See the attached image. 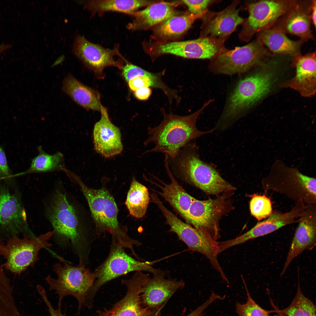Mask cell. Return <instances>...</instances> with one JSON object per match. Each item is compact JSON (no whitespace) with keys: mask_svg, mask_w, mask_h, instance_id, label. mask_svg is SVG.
<instances>
[{"mask_svg":"<svg viewBox=\"0 0 316 316\" xmlns=\"http://www.w3.org/2000/svg\"><path fill=\"white\" fill-rule=\"evenodd\" d=\"M150 200L147 188L133 178L125 202L130 214L138 218L143 217Z\"/></svg>","mask_w":316,"mask_h":316,"instance_id":"4dcf8cb0","label":"cell"},{"mask_svg":"<svg viewBox=\"0 0 316 316\" xmlns=\"http://www.w3.org/2000/svg\"><path fill=\"white\" fill-rule=\"evenodd\" d=\"M250 209L251 214L259 221L267 218L273 211L270 198L257 194L251 196Z\"/></svg>","mask_w":316,"mask_h":316,"instance_id":"836d02e7","label":"cell"},{"mask_svg":"<svg viewBox=\"0 0 316 316\" xmlns=\"http://www.w3.org/2000/svg\"><path fill=\"white\" fill-rule=\"evenodd\" d=\"M53 234L52 231L38 236L24 234L20 238L14 234L1 248L0 256L6 260L1 266L15 275L21 274L29 267H33L38 260L40 250L51 246L48 241Z\"/></svg>","mask_w":316,"mask_h":316,"instance_id":"ba28073f","label":"cell"},{"mask_svg":"<svg viewBox=\"0 0 316 316\" xmlns=\"http://www.w3.org/2000/svg\"><path fill=\"white\" fill-rule=\"evenodd\" d=\"M63 91L75 102L87 110L100 111L102 104L98 92L81 83L71 74L63 80Z\"/></svg>","mask_w":316,"mask_h":316,"instance_id":"4316f807","label":"cell"},{"mask_svg":"<svg viewBox=\"0 0 316 316\" xmlns=\"http://www.w3.org/2000/svg\"><path fill=\"white\" fill-rule=\"evenodd\" d=\"M68 176L80 187L89 205L98 232H109L112 236V243L128 249L133 252L134 246H138L139 242L131 238L119 225L118 209L112 196L103 188L94 189L88 187L71 171Z\"/></svg>","mask_w":316,"mask_h":316,"instance_id":"3957f363","label":"cell"},{"mask_svg":"<svg viewBox=\"0 0 316 316\" xmlns=\"http://www.w3.org/2000/svg\"><path fill=\"white\" fill-rule=\"evenodd\" d=\"M2 182L0 181V239L7 240L14 234L35 236L28 224L21 197Z\"/></svg>","mask_w":316,"mask_h":316,"instance_id":"5bb4252c","label":"cell"},{"mask_svg":"<svg viewBox=\"0 0 316 316\" xmlns=\"http://www.w3.org/2000/svg\"><path fill=\"white\" fill-rule=\"evenodd\" d=\"M316 52L295 57L292 66L296 68L295 76L282 85L298 92L302 96L311 97L316 90Z\"/></svg>","mask_w":316,"mask_h":316,"instance_id":"603a6c76","label":"cell"},{"mask_svg":"<svg viewBox=\"0 0 316 316\" xmlns=\"http://www.w3.org/2000/svg\"><path fill=\"white\" fill-rule=\"evenodd\" d=\"M63 264L56 263L53 270L57 275L56 278L47 275L44 279L50 290H53L59 295V303L63 298L71 296L75 297L78 304V312L85 306L90 290L95 280L93 273L86 266L79 263L74 266L66 262L63 258L59 257Z\"/></svg>","mask_w":316,"mask_h":316,"instance_id":"52a82bcc","label":"cell"},{"mask_svg":"<svg viewBox=\"0 0 316 316\" xmlns=\"http://www.w3.org/2000/svg\"><path fill=\"white\" fill-rule=\"evenodd\" d=\"M230 192L214 199L200 200L195 198L186 220L194 228L217 241L221 237L219 221L233 208L232 202L228 197Z\"/></svg>","mask_w":316,"mask_h":316,"instance_id":"8fae6325","label":"cell"},{"mask_svg":"<svg viewBox=\"0 0 316 316\" xmlns=\"http://www.w3.org/2000/svg\"><path fill=\"white\" fill-rule=\"evenodd\" d=\"M100 119L94 125L93 130L94 148L105 158L121 154L123 147L120 129L110 121L107 109L102 105Z\"/></svg>","mask_w":316,"mask_h":316,"instance_id":"7402d4cb","label":"cell"},{"mask_svg":"<svg viewBox=\"0 0 316 316\" xmlns=\"http://www.w3.org/2000/svg\"><path fill=\"white\" fill-rule=\"evenodd\" d=\"M154 3L146 0H89L84 3V7L91 16H101L107 12H121L132 16L139 8Z\"/></svg>","mask_w":316,"mask_h":316,"instance_id":"f1b7e54d","label":"cell"},{"mask_svg":"<svg viewBox=\"0 0 316 316\" xmlns=\"http://www.w3.org/2000/svg\"><path fill=\"white\" fill-rule=\"evenodd\" d=\"M13 176L9 167L5 153L0 147V181L9 186L12 183Z\"/></svg>","mask_w":316,"mask_h":316,"instance_id":"74e56055","label":"cell"},{"mask_svg":"<svg viewBox=\"0 0 316 316\" xmlns=\"http://www.w3.org/2000/svg\"><path fill=\"white\" fill-rule=\"evenodd\" d=\"M126 64L122 68V74L126 80L128 82L133 78L140 76H152L154 73L148 72L134 64L128 62L126 60Z\"/></svg>","mask_w":316,"mask_h":316,"instance_id":"d590c367","label":"cell"},{"mask_svg":"<svg viewBox=\"0 0 316 316\" xmlns=\"http://www.w3.org/2000/svg\"><path fill=\"white\" fill-rule=\"evenodd\" d=\"M162 212L171 231L186 245L188 249L206 256L221 277H224L225 274L217 259V256L220 253L218 242L182 221L167 208L163 209Z\"/></svg>","mask_w":316,"mask_h":316,"instance_id":"4fadbf2b","label":"cell"},{"mask_svg":"<svg viewBox=\"0 0 316 316\" xmlns=\"http://www.w3.org/2000/svg\"><path fill=\"white\" fill-rule=\"evenodd\" d=\"M213 101L210 100L200 109L192 114L179 116L172 113L167 114L163 111L164 118L157 126L150 128L149 136L146 145L154 143V147L146 152L165 153L171 159H174L180 149L191 140L205 134L211 133L215 129L206 131L199 130L196 123L198 117L203 110Z\"/></svg>","mask_w":316,"mask_h":316,"instance_id":"7a4b0ae2","label":"cell"},{"mask_svg":"<svg viewBox=\"0 0 316 316\" xmlns=\"http://www.w3.org/2000/svg\"><path fill=\"white\" fill-rule=\"evenodd\" d=\"M297 292L291 304L286 308L276 312L286 316H316L315 306L303 293L300 286L299 271H298Z\"/></svg>","mask_w":316,"mask_h":316,"instance_id":"d6a6232c","label":"cell"},{"mask_svg":"<svg viewBox=\"0 0 316 316\" xmlns=\"http://www.w3.org/2000/svg\"><path fill=\"white\" fill-rule=\"evenodd\" d=\"M150 277L138 271L129 279H122L127 291L125 296L109 310L99 312V316H154V311L143 306L141 294L143 287Z\"/></svg>","mask_w":316,"mask_h":316,"instance_id":"e0dca14e","label":"cell"},{"mask_svg":"<svg viewBox=\"0 0 316 316\" xmlns=\"http://www.w3.org/2000/svg\"><path fill=\"white\" fill-rule=\"evenodd\" d=\"M176 2H154L145 9L135 12L131 16L133 20L126 25V28L136 31L147 29L158 25L177 14L174 7Z\"/></svg>","mask_w":316,"mask_h":316,"instance_id":"d4e9b609","label":"cell"},{"mask_svg":"<svg viewBox=\"0 0 316 316\" xmlns=\"http://www.w3.org/2000/svg\"><path fill=\"white\" fill-rule=\"evenodd\" d=\"M151 93V90L149 87L141 88L134 92V95L136 98L142 100L147 99Z\"/></svg>","mask_w":316,"mask_h":316,"instance_id":"60d3db41","label":"cell"},{"mask_svg":"<svg viewBox=\"0 0 316 316\" xmlns=\"http://www.w3.org/2000/svg\"><path fill=\"white\" fill-rule=\"evenodd\" d=\"M242 277L246 290L247 299L245 303H236V311L238 316H269L271 311L264 309L255 302L250 295L243 277Z\"/></svg>","mask_w":316,"mask_h":316,"instance_id":"e575fe53","label":"cell"},{"mask_svg":"<svg viewBox=\"0 0 316 316\" xmlns=\"http://www.w3.org/2000/svg\"><path fill=\"white\" fill-rule=\"evenodd\" d=\"M44 215L53 229L55 242L61 248H70L79 263L86 266L94 239L74 198L58 183L44 200Z\"/></svg>","mask_w":316,"mask_h":316,"instance_id":"6da1fadb","label":"cell"},{"mask_svg":"<svg viewBox=\"0 0 316 316\" xmlns=\"http://www.w3.org/2000/svg\"><path fill=\"white\" fill-rule=\"evenodd\" d=\"M262 188L283 194L307 205L316 204L315 178L305 175L281 161L275 162L269 174L262 179Z\"/></svg>","mask_w":316,"mask_h":316,"instance_id":"5b68a950","label":"cell"},{"mask_svg":"<svg viewBox=\"0 0 316 316\" xmlns=\"http://www.w3.org/2000/svg\"><path fill=\"white\" fill-rule=\"evenodd\" d=\"M182 2L188 7L189 12L194 14H198L206 12L208 7L212 4L220 2V1L183 0Z\"/></svg>","mask_w":316,"mask_h":316,"instance_id":"8d00e7d4","label":"cell"},{"mask_svg":"<svg viewBox=\"0 0 316 316\" xmlns=\"http://www.w3.org/2000/svg\"><path fill=\"white\" fill-rule=\"evenodd\" d=\"M11 47V45L3 44L0 45V54Z\"/></svg>","mask_w":316,"mask_h":316,"instance_id":"7bdbcfd3","label":"cell"},{"mask_svg":"<svg viewBox=\"0 0 316 316\" xmlns=\"http://www.w3.org/2000/svg\"><path fill=\"white\" fill-rule=\"evenodd\" d=\"M278 313V314L277 315H272V316H269H269H286V315H284V314H283L280 313Z\"/></svg>","mask_w":316,"mask_h":316,"instance_id":"ee69618b","label":"cell"},{"mask_svg":"<svg viewBox=\"0 0 316 316\" xmlns=\"http://www.w3.org/2000/svg\"><path fill=\"white\" fill-rule=\"evenodd\" d=\"M122 247L112 243L110 252L105 260L93 273L95 280L88 294L87 302L92 305L94 296L98 290L109 281L130 272L145 271L153 275L164 271L154 268L148 262H141L128 255Z\"/></svg>","mask_w":316,"mask_h":316,"instance_id":"9c48e42d","label":"cell"},{"mask_svg":"<svg viewBox=\"0 0 316 316\" xmlns=\"http://www.w3.org/2000/svg\"><path fill=\"white\" fill-rule=\"evenodd\" d=\"M171 160L172 166L175 170L208 194L218 195L235 190L213 166L201 160L198 147L194 143L186 145Z\"/></svg>","mask_w":316,"mask_h":316,"instance_id":"277c9868","label":"cell"},{"mask_svg":"<svg viewBox=\"0 0 316 316\" xmlns=\"http://www.w3.org/2000/svg\"><path fill=\"white\" fill-rule=\"evenodd\" d=\"M38 154L32 160L30 166L19 175L27 174L48 172L64 169L63 155L60 152L50 154L44 152L40 147Z\"/></svg>","mask_w":316,"mask_h":316,"instance_id":"1f68e13d","label":"cell"},{"mask_svg":"<svg viewBox=\"0 0 316 316\" xmlns=\"http://www.w3.org/2000/svg\"><path fill=\"white\" fill-rule=\"evenodd\" d=\"M316 1H312V5L310 14V18L311 23L316 28Z\"/></svg>","mask_w":316,"mask_h":316,"instance_id":"b9f144b4","label":"cell"},{"mask_svg":"<svg viewBox=\"0 0 316 316\" xmlns=\"http://www.w3.org/2000/svg\"><path fill=\"white\" fill-rule=\"evenodd\" d=\"M220 298L219 295L212 292L207 300L186 316H202L203 311L213 302Z\"/></svg>","mask_w":316,"mask_h":316,"instance_id":"ab89813d","label":"cell"},{"mask_svg":"<svg viewBox=\"0 0 316 316\" xmlns=\"http://www.w3.org/2000/svg\"><path fill=\"white\" fill-rule=\"evenodd\" d=\"M307 207L304 203L298 202L288 212L273 211L267 218L257 223L244 234L235 238L222 241V248L225 250L249 240L269 234L287 225L299 222Z\"/></svg>","mask_w":316,"mask_h":316,"instance_id":"ac0fdd59","label":"cell"},{"mask_svg":"<svg viewBox=\"0 0 316 316\" xmlns=\"http://www.w3.org/2000/svg\"><path fill=\"white\" fill-rule=\"evenodd\" d=\"M269 72L260 71L240 80L231 94L217 124L223 130L269 91L272 82Z\"/></svg>","mask_w":316,"mask_h":316,"instance_id":"8992f818","label":"cell"},{"mask_svg":"<svg viewBox=\"0 0 316 316\" xmlns=\"http://www.w3.org/2000/svg\"><path fill=\"white\" fill-rule=\"evenodd\" d=\"M295 0H262L247 4L248 18L244 19L239 39L249 42L255 35L269 29L291 7Z\"/></svg>","mask_w":316,"mask_h":316,"instance_id":"7c38bea8","label":"cell"},{"mask_svg":"<svg viewBox=\"0 0 316 316\" xmlns=\"http://www.w3.org/2000/svg\"><path fill=\"white\" fill-rule=\"evenodd\" d=\"M205 12L198 14L189 12L174 15L158 25L154 30V35L163 40L178 37L186 32L195 21L201 18Z\"/></svg>","mask_w":316,"mask_h":316,"instance_id":"f546056e","label":"cell"},{"mask_svg":"<svg viewBox=\"0 0 316 316\" xmlns=\"http://www.w3.org/2000/svg\"><path fill=\"white\" fill-rule=\"evenodd\" d=\"M119 49L118 45L113 49H107L90 42L83 36L77 35L75 38L72 51L98 78H103L106 68L113 66L121 69L123 66L126 60L124 58L117 59L115 58L117 56L122 57Z\"/></svg>","mask_w":316,"mask_h":316,"instance_id":"9a60e30c","label":"cell"},{"mask_svg":"<svg viewBox=\"0 0 316 316\" xmlns=\"http://www.w3.org/2000/svg\"><path fill=\"white\" fill-rule=\"evenodd\" d=\"M257 34L256 38L274 54L288 55L294 58L301 55V47L305 41L301 39L292 40L278 28L273 27Z\"/></svg>","mask_w":316,"mask_h":316,"instance_id":"484cf974","label":"cell"},{"mask_svg":"<svg viewBox=\"0 0 316 316\" xmlns=\"http://www.w3.org/2000/svg\"><path fill=\"white\" fill-rule=\"evenodd\" d=\"M168 159V156L166 154L165 166L171 182L169 184L162 182V186L156 183L161 190L158 193L185 219L195 198L188 194L176 180L169 169Z\"/></svg>","mask_w":316,"mask_h":316,"instance_id":"83f0119b","label":"cell"},{"mask_svg":"<svg viewBox=\"0 0 316 316\" xmlns=\"http://www.w3.org/2000/svg\"><path fill=\"white\" fill-rule=\"evenodd\" d=\"M226 40L199 37L192 40L158 44L150 50L157 55L170 54L187 58L211 60L228 49L225 46Z\"/></svg>","mask_w":316,"mask_h":316,"instance_id":"2e32d148","label":"cell"},{"mask_svg":"<svg viewBox=\"0 0 316 316\" xmlns=\"http://www.w3.org/2000/svg\"><path fill=\"white\" fill-rule=\"evenodd\" d=\"M312 1H295L289 9L278 19L273 27L285 33L299 37L304 41L314 39L311 29L310 14Z\"/></svg>","mask_w":316,"mask_h":316,"instance_id":"44dd1931","label":"cell"},{"mask_svg":"<svg viewBox=\"0 0 316 316\" xmlns=\"http://www.w3.org/2000/svg\"><path fill=\"white\" fill-rule=\"evenodd\" d=\"M166 274L153 275L143 287L141 299L143 305L148 308L157 307L168 299L177 290L182 288V280L167 279Z\"/></svg>","mask_w":316,"mask_h":316,"instance_id":"cb8c5ba5","label":"cell"},{"mask_svg":"<svg viewBox=\"0 0 316 316\" xmlns=\"http://www.w3.org/2000/svg\"><path fill=\"white\" fill-rule=\"evenodd\" d=\"M270 55L256 38L245 46L228 49L216 56L210 60L209 68L216 74L232 75L242 73L262 65Z\"/></svg>","mask_w":316,"mask_h":316,"instance_id":"30bf717a","label":"cell"},{"mask_svg":"<svg viewBox=\"0 0 316 316\" xmlns=\"http://www.w3.org/2000/svg\"><path fill=\"white\" fill-rule=\"evenodd\" d=\"M288 253L283 275L292 261L306 250L313 249L316 244V205H308L300 218Z\"/></svg>","mask_w":316,"mask_h":316,"instance_id":"ffe728a7","label":"cell"},{"mask_svg":"<svg viewBox=\"0 0 316 316\" xmlns=\"http://www.w3.org/2000/svg\"><path fill=\"white\" fill-rule=\"evenodd\" d=\"M36 288L38 293L47 306L50 316H66L65 314H63L61 312V304L58 303L57 309H54L47 297L44 288L40 285H37Z\"/></svg>","mask_w":316,"mask_h":316,"instance_id":"f35d334b","label":"cell"},{"mask_svg":"<svg viewBox=\"0 0 316 316\" xmlns=\"http://www.w3.org/2000/svg\"><path fill=\"white\" fill-rule=\"evenodd\" d=\"M239 1H234L222 11L216 12L207 10L202 16L200 37L227 40L244 19L239 15L237 7Z\"/></svg>","mask_w":316,"mask_h":316,"instance_id":"d6986e66","label":"cell"}]
</instances>
